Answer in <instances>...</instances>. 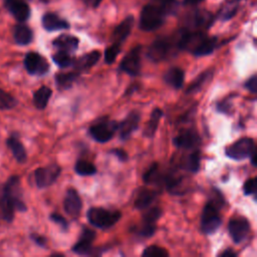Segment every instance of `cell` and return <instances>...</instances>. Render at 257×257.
<instances>
[{
	"label": "cell",
	"mask_w": 257,
	"mask_h": 257,
	"mask_svg": "<svg viewBox=\"0 0 257 257\" xmlns=\"http://www.w3.org/2000/svg\"><path fill=\"white\" fill-rule=\"evenodd\" d=\"M78 38L72 35L62 34L55 38L52 42L53 46L58 48V50H63L68 53L74 52L78 47Z\"/></svg>",
	"instance_id": "obj_21"
},
{
	"label": "cell",
	"mask_w": 257,
	"mask_h": 257,
	"mask_svg": "<svg viewBox=\"0 0 257 257\" xmlns=\"http://www.w3.org/2000/svg\"><path fill=\"white\" fill-rule=\"evenodd\" d=\"M244 86L246 89H248L250 92L252 93H256L257 92V76L256 74H253L252 76H250L246 82L244 83Z\"/></svg>",
	"instance_id": "obj_40"
},
{
	"label": "cell",
	"mask_w": 257,
	"mask_h": 257,
	"mask_svg": "<svg viewBox=\"0 0 257 257\" xmlns=\"http://www.w3.org/2000/svg\"><path fill=\"white\" fill-rule=\"evenodd\" d=\"M61 169L57 164H49L45 167H40L34 172V181L38 189H44L51 186L58 179Z\"/></svg>",
	"instance_id": "obj_6"
},
{
	"label": "cell",
	"mask_w": 257,
	"mask_h": 257,
	"mask_svg": "<svg viewBox=\"0 0 257 257\" xmlns=\"http://www.w3.org/2000/svg\"><path fill=\"white\" fill-rule=\"evenodd\" d=\"M110 154L114 155L121 162H125L127 160V158H128L127 154L123 150H121V149H113V150L110 151Z\"/></svg>",
	"instance_id": "obj_43"
},
{
	"label": "cell",
	"mask_w": 257,
	"mask_h": 257,
	"mask_svg": "<svg viewBox=\"0 0 257 257\" xmlns=\"http://www.w3.org/2000/svg\"><path fill=\"white\" fill-rule=\"evenodd\" d=\"M217 45V38L216 37H208L206 36L200 44L194 49L192 52L195 56H205L211 54Z\"/></svg>",
	"instance_id": "obj_28"
},
{
	"label": "cell",
	"mask_w": 257,
	"mask_h": 257,
	"mask_svg": "<svg viewBox=\"0 0 257 257\" xmlns=\"http://www.w3.org/2000/svg\"><path fill=\"white\" fill-rule=\"evenodd\" d=\"M201 1H203V0H184L185 4H188V5H195Z\"/></svg>",
	"instance_id": "obj_46"
},
{
	"label": "cell",
	"mask_w": 257,
	"mask_h": 257,
	"mask_svg": "<svg viewBox=\"0 0 257 257\" xmlns=\"http://www.w3.org/2000/svg\"><path fill=\"white\" fill-rule=\"evenodd\" d=\"M162 216V209L159 207H153V208H146L145 212L143 214L142 218V224L145 225H152L156 226L157 221Z\"/></svg>",
	"instance_id": "obj_32"
},
{
	"label": "cell",
	"mask_w": 257,
	"mask_h": 257,
	"mask_svg": "<svg viewBox=\"0 0 257 257\" xmlns=\"http://www.w3.org/2000/svg\"><path fill=\"white\" fill-rule=\"evenodd\" d=\"M134 22H135L134 17L128 16L115 27V29L112 32L113 43L120 44L122 41L125 40V38L130 35V33L132 31V28L134 26Z\"/></svg>",
	"instance_id": "obj_20"
},
{
	"label": "cell",
	"mask_w": 257,
	"mask_h": 257,
	"mask_svg": "<svg viewBox=\"0 0 257 257\" xmlns=\"http://www.w3.org/2000/svg\"><path fill=\"white\" fill-rule=\"evenodd\" d=\"M158 191L146 187L140 189L135 200V208L138 210H145L150 207L158 197Z\"/></svg>",
	"instance_id": "obj_19"
},
{
	"label": "cell",
	"mask_w": 257,
	"mask_h": 257,
	"mask_svg": "<svg viewBox=\"0 0 257 257\" xmlns=\"http://www.w3.org/2000/svg\"><path fill=\"white\" fill-rule=\"evenodd\" d=\"M30 239H31L36 245H38L39 247H42V248L46 247L47 240H46V238H45L44 236L39 235V234H37V233H32V234L30 235Z\"/></svg>",
	"instance_id": "obj_41"
},
{
	"label": "cell",
	"mask_w": 257,
	"mask_h": 257,
	"mask_svg": "<svg viewBox=\"0 0 257 257\" xmlns=\"http://www.w3.org/2000/svg\"><path fill=\"white\" fill-rule=\"evenodd\" d=\"M13 37L17 44L27 45L32 41L33 33L28 26L24 24H18L13 29Z\"/></svg>",
	"instance_id": "obj_24"
},
{
	"label": "cell",
	"mask_w": 257,
	"mask_h": 257,
	"mask_svg": "<svg viewBox=\"0 0 257 257\" xmlns=\"http://www.w3.org/2000/svg\"><path fill=\"white\" fill-rule=\"evenodd\" d=\"M5 5L16 20L24 22L28 19L30 15V9L23 0H5Z\"/></svg>",
	"instance_id": "obj_16"
},
{
	"label": "cell",
	"mask_w": 257,
	"mask_h": 257,
	"mask_svg": "<svg viewBox=\"0 0 257 257\" xmlns=\"http://www.w3.org/2000/svg\"><path fill=\"white\" fill-rule=\"evenodd\" d=\"M63 207L66 214L71 216L72 218H77L82 209V201L77 193V191L73 188H70L66 191Z\"/></svg>",
	"instance_id": "obj_15"
},
{
	"label": "cell",
	"mask_w": 257,
	"mask_h": 257,
	"mask_svg": "<svg viewBox=\"0 0 257 257\" xmlns=\"http://www.w3.org/2000/svg\"><path fill=\"white\" fill-rule=\"evenodd\" d=\"M168 255L169 252L165 248L157 245H151L147 247L142 253L143 257H167Z\"/></svg>",
	"instance_id": "obj_36"
},
{
	"label": "cell",
	"mask_w": 257,
	"mask_h": 257,
	"mask_svg": "<svg viewBox=\"0 0 257 257\" xmlns=\"http://www.w3.org/2000/svg\"><path fill=\"white\" fill-rule=\"evenodd\" d=\"M120 51V44L118 43H112L110 46H108L104 52V60L107 64H111L115 61L118 53Z\"/></svg>",
	"instance_id": "obj_37"
},
{
	"label": "cell",
	"mask_w": 257,
	"mask_h": 257,
	"mask_svg": "<svg viewBox=\"0 0 257 257\" xmlns=\"http://www.w3.org/2000/svg\"><path fill=\"white\" fill-rule=\"evenodd\" d=\"M95 238V232L82 227L77 242L71 247V251L77 255H89L92 252V242Z\"/></svg>",
	"instance_id": "obj_13"
},
{
	"label": "cell",
	"mask_w": 257,
	"mask_h": 257,
	"mask_svg": "<svg viewBox=\"0 0 257 257\" xmlns=\"http://www.w3.org/2000/svg\"><path fill=\"white\" fill-rule=\"evenodd\" d=\"M52 90L46 85L40 86L33 93V104L38 109H44L47 106V103L51 97Z\"/></svg>",
	"instance_id": "obj_25"
},
{
	"label": "cell",
	"mask_w": 257,
	"mask_h": 257,
	"mask_svg": "<svg viewBox=\"0 0 257 257\" xmlns=\"http://www.w3.org/2000/svg\"><path fill=\"white\" fill-rule=\"evenodd\" d=\"M100 58V52L97 50L90 51L88 53H85L78 59H74L73 67L74 70L77 72H82L90 69L92 66H94Z\"/></svg>",
	"instance_id": "obj_17"
},
{
	"label": "cell",
	"mask_w": 257,
	"mask_h": 257,
	"mask_svg": "<svg viewBox=\"0 0 257 257\" xmlns=\"http://www.w3.org/2000/svg\"><path fill=\"white\" fill-rule=\"evenodd\" d=\"M163 116V110L159 107H156L151 112V116L146 124V127L144 130V136L147 138H153L158 130L161 117Z\"/></svg>",
	"instance_id": "obj_26"
},
{
	"label": "cell",
	"mask_w": 257,
	"mask_h": 257,
	"mask_svg": "<svg viewBox=\"0 0 257 257\" xmlns=\"http://www.w3.org/2000/svg\"><path fill=\"white\" fill-rule=\"evenodd\" d=\"M143 181L147 185L151 184H161L164 183V175L160 173V168L158 163H154L151 165V167L144 173L143 175Z\"/></svg>",
	"instance_id": "obj_29"
},
{
	"label": "cell",
	"mask_w": 257,
	"mask_h": 257,
	"mask_svg": "<svg viewBox=\"0 0 257 257\" xmlns=\"http://www.w3.org/2000/svg\"><path fill=\"white\" fill-rule=\"evenodd\" d=\"M167 14L157 4L151 3L146 5L141 13L140 27L145 31H153L161 27Z\"/></svg>",
	"instance_id": "obj_4"
},
{
	"label": "cell",
	"mask_w": 257,
	"mask_h": 257,
	"mask_svg": "<svg viewBox=\"0 0 257 257\" xmlns=\"http://www.w3.org/2000/svg\"><path fill=\"white\" fill-rule=\"evenodd\" d=\"M18 100L10 93L0 87V110H8L14 108Z\"/></svg>",
	"instance_id": "obj_35"
},
{
	"label": "cell",
	"mask_w": 257,
	"mask_h": 257,
	"mask_svg": "<svg viewBox=\"0 0 257 257\" xmlns=\"http://www.w3.org/2000/svg\"><path fill=\"white\" fill-rule=\"evenodd\" d=\"M201 139L194 128H186L181 131L173 140L174 145L183 150H196Z\"/></svg>",
	"instance_id": "obj_12"
},
{
	"label": "cell",
	"mask_w": 257,
	"mask_h": 257,
	"mask_svg": "<svg viewBox=\"0 0 257 257\" xmlns=\"http://www.w3.org/2000/svg\"><path fill=\"white\" fill-rule=\"evenodd\" d=\"M140 113L138 111L130 112L125 118L117 124V131L119 139L122 141L127 140L132 134L138 130L140 124Z\"/></svg>",
	"instance_id": "obj_14"
},
{
	"label": "cell",
	"mask_w": 257,
	"mask_h": 257,
	"mask_svg": "<svg viewBox=\"0 0 257 257\" xmlns=\"http://www.w3.org/2000/svg\"><path fill=\"white\" fill-rule=\"evenodd\" d=\"M42 25L47 31H56L69 27V24L64 19H61L54 13H46L42 17Z\"/></svg>",
	"instance_id": "obj_22"
},
{
	"label": "cell",
	"mask_w": 257,
	"mask_h": 257,
	"mask_svg": "<svg viewBox=\"0 0 257 257\" xmlns=\"http://www.w3.org/2000/svg\"><path fill=\"white\" fill-rule=\"evenodd\" d=\"M24 67L29 74L37 75V76L46 74L50 68L46 58L34 51L28 52L25 55Z\"/></svg>",
	"instance_id": "obj_9"
},
{
	"label": "cell",
	"mask_w": 257,
	"mask_h": 257,
	"mask_svg": "<svg viewBox=\"0 0 257 257\" xmlns=\"http://www.w3.org/2000/svg\"><path fill=\"white\" fill-rule=\"evenodd\" d=\"M255 152L254 140L248 137L242 138L225 148V155L235 161H243L250 158Z\"/></svg>",
	"instance_id": "obj_5"
},
{
	"label": "cell",
	"mask_w": 257,
	"mask_h": 257,
	"mask_svg": "<svg viewBox=\"0 0 257 257\" xmlns=\"http://www.w3.org/2000/svg\"><path fill=\"white\" fill-rule=\"evenodd\" d=\"M220 256H222V257H235V256H237V253L234 252V251L231 250V249H227V250H225L224 252H222V253L220 254Z\"/></svg>",
	"instance_id": "obj_44"
},
{
	"label": "cell",
	"mask_w": 257,
	"mask_h": 257,
	"mask_svg": "<svg viewBox=\"0 0 257 257\" xmlns=\"http://www.w3.org/2000/svg\"><path fill=\"white\" fill-rule=\"evenodd\" d=\"M49 218H50V220H51L52 222H54L55 224H57L58 226H60L61 229L67 230V228H68V223H67L66 219H65L64 217H62L60 214L52 213V214H50Z\"/></svg>",
	"instance_id": "obj_39"
},
{
	"label": "cell",
	"mask_w": 257,
	"mask_h": 257,
	"mask_svg": "<svg viewBox=\"0 0 257 257\" xmlns=\"http://www.w3.org/2000/svg\"><path fill=\"white\" fill-rule=\"evenodd\" d=\"M174 50V43L169 38H158L149 47L147 55L148 57L155 61H163L170 57Z\"/></svg>",
	"instance_id": "obj_8"
},
{
	"label": "cell",
	"mask_w": 257,
	"mask_h": 257,
	"mask_svg": "<svg viewBox=\"0 0 257 257\" xmlns=\"http://www.w3.org/2000/svg\"><path fill=\"white\" fill-rule=\"evenodd\" d=\"M26 204L23 201L21 183L18 176H11L5 182L0 196V219L7 223L14 220L15 211L25 212Z\"/></svg>",
	"instance_id": "obj_1"
},
{
	"label": "cell",
	"mask_w": 257,
	"mask_h": 257,
	"mask_svg": "<svg viewBox=\"0 0 257 257\" xmlns=\"http://www.w3.org/2000/svg\"><path fill=\"white\" fill-rule=\"evenodd\" d=\"M142 46L134 47L130 52L125 54L119 64V69L124 71L131 76H137L140 74L142 67Z\"/></svg>",
	"instance_id": "obj_10"
},
{
	"label": "cell",
	"mask_w": 257,
	"mask_h": 257,
	"mask_svg": "<svg viewBox=\"0 0 257 257\" xmlns=\"http://www.w3.org/2000/svg\"><path fill=\"white\" fill-rule=\"evenodd\" d=\"M185 72L180 67H172L164 74L165 82L175 89H179L183 86Z\"/></svg>",
	"instance_id": "obj_23"
},
{
	"label": "cell",
	"mask_w": 257,
	"mask_h": 257,
	"mask_svg": "<svg viewBox=\"0 0 257 257\" xmlns=\"http://www.w3.org/2000/svg\"><path fill=\"white\" fill-rule=\"evenodd\" d=\"M257 191V179L255 177L248 179L243 185L244 195H255Z\"/></svg>",
	"instance_id": "obj_38"
},
{
	"label": "cell",
	"mask_w": 257,
	"mask_h": 257,
	"mask_svg": "<svg viewBox=\"0 0 257 257\" xmlns=\"http://www.w3.org/2000/svg\"><path fill=\"white\" fill-rule=\"evenodd\" d=\"M87 5L92 6V7H96L98 6V4L101 2V0H83Z\"/></svg>",
	"instance_id": "obj_45"
},
{
	"label": "cell",
	"mask_w": 257,
	"mask_h": 257,
	"mask_svg": "<svg viewBox=\"0 0 257 257\" xmlns=\"http://www.w3.org/2000/svg\"><path fill=\"white\" fill-rule=\"evenodd\" d=\"M228 231L231 239L239 244L243 242L250 231V223L245 217L231 218L228 223Z\"/></svg>",
	"instance_id": "obj_11"
},
{
	"label": "cell",
	"mask_w": 257,
	"mask_h": 257,
	"mask_svg": "<svg viewBox=\"0 0 257 257\" xmlns=\"http://www.w3.org/2000/svg\"><path fill=\"white\" fill-rule=\"evenodd\" d=\"M216 193V197L214 199H210L206 203L201 215L200 227L201 231L206 235L214 234L219 229L222 223L220 208L224 205V199L222 198V196L219 199L218 196L220 195V193L218 191Z\"/></svg>",
	"instance_id": "obj_2"
},
{
	"label": "cell",
	"mask_w": 257,
	"mask_h": 257,
	"mask_svg": "<svg viewBox=\"0 0 257 257\" xmlns=\"http://www.w3.org/2000/svg\"><path fill=\"white\" fill-rule=\"evenodd\" d=\"M117 124L114 120H99L89 127V135L98 143H106L113 138Z\"/></svg>",
	"instance_id": "obj_7"
},
{
	"label": "cell",
	"mask_w": 257,
	"mask_h": 257,
	"mask_svg": "<svg viewBox=\"0 0 257 257\" xmlns=\"http://www.w3.org/2000/svg\"><path fill=\"white\" fill-rule=\"evenodd\" d=\"M52 60L60 68H66V67L72 66L74 62V58L70 56V53L63 50H58L56 53H54L52 55Z\"/></svg>",
	"instance_id": "obj_34"
},
{
	"label": "cell",
	"mask_w": 257,
	"mask_h": 257,
	"mask_svg": "<svg viewBox=\"0 0 257 257\" xmlns=\"http://www.w3.org/2000/svg\"><path fill=\"white\" fill-rule=\"evenodd\" d=\"M79 72L70 71V72H59L55 75V84L58 89H68L73 83L77 80Z\"/></svg>",
	"instance_id": "obj_27"
},
{
	"label": "cell",
	"mask_w": 257,
	"mask_h": 257,
	"mask_svg": "<svg viewBox=\"0 0 257 257\" xmlns=\"http://www.w3.org/2000/svg\"><path fill=\"white\" fill-rule=\"evenodd\" d=\"M119 211H111L100 207H92L87 213L86 217L88 222L99 229H107L112 227L120 219Z\"/></svg>",
	"instance_id": "obj_3"
},
{
	"label": "cell",
	"mask_w": 257,
	"mask_h": 257,
	"mask_svg": "<svg viewBox=\"0 0 257 257\" xmlns=\"http://www.w3.org/2000/svg\"><path fill=\"white\" fill-rule=\"evenodd\" d=\"M6 145L8 149L11 151L13 157L18 163H25L27 160V153L26 150L22 144V142L19 140L18 136L15 134H12L7 140Z\"/></svg>",
	"instance_id": "obj_18"
},
{
	"label": "cell",
	"mask_w": 257,
	"mask_h": 257,
	"mask_svg": "<svg viewBox=\"0 0 257 257\" xmlns=\"http://www.w3.org/2000/svg\"><path fill=\"white\" fill-rule=\"evenodd\" d=\"M200 165H201V157H200L199 151L196 149L193 151V153H191L187 157L182 167L191 173H197L200 169Z\"/></svg>",
	"instance_id": "obj_31"
},
{
	"label": "cell",
	"mask_w": 257,
	"mask_h": 257,
	"mask_svg": "<svg viewBox=\"0 0 257 257\" xmlns=\"http://www.w3.org/2000/svg\"><path fill=\"white\" fill-rule=\"evenodd\" d=\"M74 171L77 175L83 176V177L84 176H92L97 172L96 167L92 163L85 161V160H78L75 163Z\"/></svg>",
	"instance_id": "obj_33"
},
{
	"label": "cell",
	"mask_w": 257,
	"mask_h": 257,
	"mask_svg": "<svg viewBox=\"0 0 257 257\" xmlns=\"http://www.w3.org/2000/svg\"><path fill=\"white\" fill-rule=\"evenodd\" d=\"M217 108L219 111L223 113H228L231 109V102L229 101V99H223L221 102L217 104Z\"/></svg>",
	"instance_id": "obj_42"
},
{
	"label": "cell",
	"mask_w": 257,
	"mask_h": 257,
	"mask_svg": "<svg viewBox=\"0 0 257 257\" xmlns=\"http://www.w3.org/2000/svg\"><path fill=\"white\" fill-rule=\"evenodd\" d=\"M212 75H213V72L210 71V70L204 71L201 74H199L192 81V83H190V85L187 87L186 93L189 94V93H196V92L200 91L203 88V86L211 79Z\"/></svg>",
	"instance_id": "obj_30"
}]
</instances>
